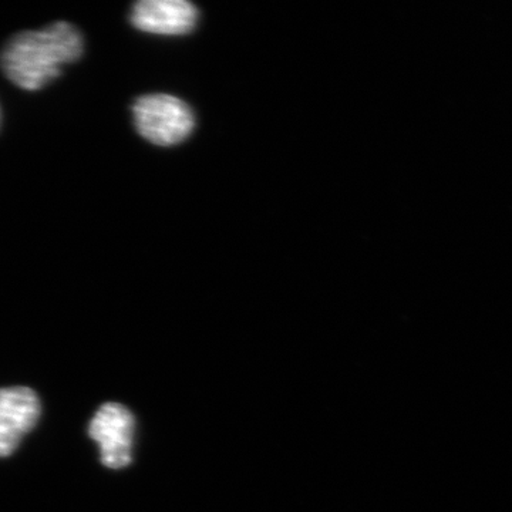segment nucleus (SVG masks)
I'll list each match as a JSON object with an SVG mask.
<instances>
[{"instance_id": "f257e3e1", "label": "nucleus", "mask_w": 512, "mask_h": 512, "mask_svg": "<svg viewBox=\"0 0 512 512\" xmlns=\"http://www.w3.org/2000/svg\"><path fill=\"white\" fill-rule=\"evenodd\" d=\"M82 33L72 23L56 22L39 32H23L10 39L0 63L10 82L36 92L62 74L63 66L83 55Z\"/></svg>"}, {"instance_id": "39448f33", "label": "nucleus", "mask_w": 512, "mask_h": 512, "mask_svg": "<svg viewBox=\"0 0 512 512\" xmlns=\"http://www.w3.org/2000/svg\"><path fill=\"white\" fill-rule=\"evenodd\" d=\"M130 20L141 32L181 36L194 30L198 9L185 0H143L134 5Z\"/></svg>"}, {"instance_id": "f03ea898", "label": "nucleus", "mask_w": 512, "mask_h": 512, "mask_svg": "<svg viewBox=\"0 0 512 512\" xmlns=\"http://www.w3.org/2000/svg\"><path fill=\"white\" fill-rule=\"evenodd\" d=\"M131 110L140 136L156 146L183 143L194 131L195 117L190 106L170 94H147L134 101Z\"/></svg>"}, {"instance_id": "20e7f679", "label": "nucleus", "mask_w": 512, "mask_h": 512, "mask_svg": "<svg viewBox=\"0 0 512 512\" xmlns=\"http://www.w3.org/2000/svg\"><path fill=\"white\" fill-rule=\"evenodd\" d=\"M40 416L37 394L29 387L0 389V458L8 457L32 431Z\"/></svg>"}, {"instance_id": "7ed1b4c3", "label": "nucleus", "mask_w": 512, "mask_h": 512, "mask_svg": "<svg viewBox=\"0 0 512 512\" xmlns=\"http://www.w3.org/2000/svg\"><path fill=\"white\" fill-rule=\"evenodd\" d=\"M89 434L100 448L104 466L119 470L131 463L136 419L127 407L119 403L103 404L90 421Z\"/></svg>"}]
</instances>
